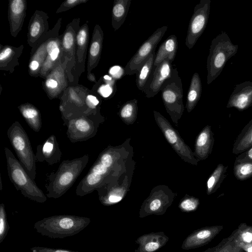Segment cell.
I'll return each mask as SVG.
<instances>
[{
	"mask_svg": "<svg viewBox=\"0 0 252 252\" xmlns=\"http://www.w3.org/2000/svg\"><path fill=\"white\" fill-rule=\"evenodd\" d=\"M89 160V156L85 155L73 159L63 160L56 172L49 177L47 196L57 198L63 195L76 181Z\"/></svg>",
	"mask_w": 252,
	"mask_h": 252,
	"instance_id": "1",
	"label": "cell"
},
{
	"mask_svg": "<svg viewBox=\"0 0 252 252\" xmlns=\"http://www.w3.org/2000/svg\"><path fill=\"white\" fill-rule=\"evenodd\" d=\"M228 35L221 32L211 41L207 60V83L210 84L221 73L227 61L237 52Z\"/></svg>",
	"mask_w": 252,
	"mask_h": 252,
	"instance_id": "2",
	"label": "cell"
},
{
	"mask_svg": "<svg viewBox=\"0 0 252 252\" xmlns=\"http://www.w3.org/2000/svg\"><path fill=\"white\" fill-rule=\"evenodd\" d=\"M4 152L8 176L17 190L30 199L40 203L45 202L46 196L30 177L19 160L8 148H4Z\"/></svg>",
	"mask_w": 252,
	"mask_h": 252,
	"instance_id": "3",
	"label": "cell"
},
{
	"mask_svg": "<svg viewBox=\"0 0 252 252\" xmlns=\"http://www.w3.org/2000/svg\"><path fill=\"white\" fill-rule=\"evenodd\" d=\"M7 134L19 161L30 177L34 181L36 158L27 133L21 125L16 121L9 127Z\"/></svg>",
	"mask_w": 252,
	"mask_h": 252,
	"instance_id": "4",
	"label": "cell"
},
{
	"mask_svg": "<svg viewBox=\"0 0 252 252\" xmlns=\"http://www.w3.org/2000/svg\"><path fill=\"white\" fill-rule=\"evenodd\" d=\"M160 91L167 112L173 122L177 124L184 106L183 84L176 68L173 69L171 76L164 82Z\"/></svg>",
	"mask_w": 252,
	"mask_h": 252,
	"instance_id": "5",
	"label": "cell"
},
{
	"mask_svg": "<svg viewBox=\"0 0 252 252\" xmlns=\"http://www.w3.org/2000/svg\"><path fill=\"white\" fill-rule=\"evenodd\" d=\"M86 220L74 216H55L45 219L35 224L43 226L44 230L39 231L43 235L54 238L63 237L83 229L87 225Z\"/></svg>",
	"mask_w": 252,
	"mask_h": 252,
	"instance_id": "6",
	"label": "cell"
},
{
	"mask_svg": "<svg viewBox=\"0 0 252 252\" xmlns=\"http://www.w3.org/2000/svg\"><path fill=\"white\" fill-rule=\"evenodd\" d=\"M98 113L82 115L67 121L66 124L67 136L72 142L85 141L96 133L99 124L102 122Z\"/></svg>",
	"mask_w": 252,
	"mask_h": 252,
	"instance_id": "7",
	"label": "cell"
},
{
	"mask_svg": "<svg viewBox=\"0 0 252 252\" xmlns=\"http://www.w3.org/2000/svg\"><path fill=\"white\" fill-rule=\"evenodd\" d=\"M154 114L157 125L167 141L178 155L185 161L193 165H197L199 160L195 158L194 153L186 144L176 130L159 112L154 111Z\"/></svg>",
	"mask_w": 252,
	"mask_h": 252,
	"instance_id": "8",
	"label": "cell"
},
{
	"mask_svg": "<svg viewBox=\"0 0 252 252\" xmlns=\"http://www.w3.org/2000/svg\"><path fill=\"white\" fill-rule=\"evenodd\" d=\"M211 9V0H201L193 9L185 40L186 46L193 47L207 26Z\"/></svg>",
	"mask_w": 252,
	"mask_h": 252,
	"instance_id": "9",
	"label": "cell"
},
{
	"mask_svg": "<svg viewBox=\"0 0 252 252\" xmlns=\"http://www.w3.org/2000/svg\"><path fill=\"white\" fill-rule=\"evenodd\" d=\"M168 29L167 26L158 28L139 47L124 68V75L136 74L138 69L155 51Z\"/></svg>",
	"mask_w": 252,
	"mask_h": 252,
	"instance_id": "10",
	"label": "cell"
},
{
	"mask_svg": "<svg viewBox=\"0 0 252 252\" xmlns=\"http://www.w3.org/2000/svg\"><path fill=\"white\" fill-rule=\"evenodd\" d=\"M172 63L165 59L154 67L152 74L143 91L147 97L151 98L157 94L164 82L171 76L174 69Z\"/></svg>",
	"mask_w": 252,
	"mask_h": 252,
	"instance_id": "11",
	"label": "cell"
},
{
	"mask_svg": "<svg viewBox=\"0 0 252 252\" xmlns=\"http://www.w3.org/2000/svg\"><path fill=\"white\" fill-rule=\"evenodd\" d=\"M223 229L222 225H213L199 228L190 234L182 245L183 250L196 249L210 242Z\"/></svg>",
	"mask_w": 252,
	"mask_h": 252,
	"instance_id": "12",
	"label": "cell"
},
{
	"mask_svg": "<svg viewBox=\"0 0 252 252\" xmlns=\"http://www.w3.org/2000/svg\"><path fill=\"white\" fill-rule=\"evenodd\" d=\"M46 50L47 56L39 74L42 77L47 76L61 62L63 54L62 39L58 36H50L47 39Z\"/></svg>",
	"mask_w": 252,
	"mask_h": 252,
	"instance_id": "13",
	"label": "cell"
},
{
	"mask_svg": "<svg viewBox=\"0 0 252 252\" xmlns=\"http://www.w3.org/2000/svg\"><path fill=\"white\" fill-rule=\"evenodd\" d=\"M173 197L157 192L151 195L142 204L139 217L143 218L151 215H162L171 205Z\"/></svg>",
	"mask_w": 252,
	"mask_h": 252,
	"instance_id": "14",
	"label": "cell"
},
{
	"mask_svg": "<svg viewBox=\"0 0 252 252\" xmlns=\"http://www.w3.org/2000/svg\"><path fill=\"white\" fill-rule=\"evenodd\" d=\"M48 15L44 12L36 10L31 19L28 33V42L32 47H36L43 37L46 35L49 26Z\"/></svg>",
	"mask_w": 252,
	"mask_h": 252,
	"instance_id": "15",
	"label": "cell"
},
{
	"mask_svg": "<svg viewBox=\"0 0 252 252\" xmlns=\"http://www.w3.org/2000/svg\"><path fill=\"white\" fill-rule=\"evenodd\" d=\"M252 106V82L245 81L235 86L226 107L243 111Z\"/></svg>",
	"mask_w": 252,
	"mask_h": 252,
	"instance_id": "16",
	"label": "cell"
},
{
	"mask_svg": "<svg viewBox=\"0 0 252 252\" xmlns=\"http://www.w3.org/2000/svg\"><path fill=\"white\" fill-rule=\"evenodd\" d=\"M35 156L38 161H46L49 164L58 162L62 153L56 136L51 135L42 144L37 146Z\"/></svg>",
	"mask_w": 252,
	"mask_h": 252,
	"instance_id": "17",
	"label": "cell"
},
{
	"mask_svg": "<svg viewBox=\"0 0 252 252\" xmlns=\"http://www.w3.org/2000/svg\"><path fill=\"white\" fill-rule=\"evenodd\" d=\"M168 240L169 237L163 232L143 234L135 240L139 246L135 252H155L165 246Z\"/></svg>",
	"mask_w": 252,
	"mask_h": 252,
	"instance_id": "18",
	"label": "cell"
},
{
	"mask_svg": "<svg viewBox=\"0 0 252 252\" xmlns=\"http://www.w3.org/2000/svg\"><path fill=\"white\" fill-rule=\"evenodd\" d=\"M27 9V3L24 0L9 1L8 18L11 35L16 37L21 31Z\"/></svg>",
	"mask_w": 252,
	"mask_h": 252,
	"instance_id": "19",
	"label": "cell"
},
{
	"mask_svg": "<svg viewBox=\"0 0 252 252\" xmlns=\"http://www.w3.org/2000/svg\"><path fill=\"white\" fill-rule=\"evenodd\" d=\"M63 71L60 63L46 76L44 89L47 94L52 98L57 97L66 87L67 83Z\"/></svg>",
	"mask_w": 252,
	"mask_h": 252,
	"instance_id": "20",
	"label": "cell"
},
{
	"mask_svg": "<svg viewBox=\"0 0 252 252\" xmlns=\"http://www.w3.org/2000/svg\"><path fill=\"white\" fill-rule=\"evenodd\" d=\"M214 134L210 126L207 125L198 135L195 144L194 155L200 160H205L212 152L214 143Z\"/></svg>",
	"mask_w": 252,
	"mask_h": 252,
	"instance_id": "21",
	"label": "cell"
},
{
	"mask_svg": "<svg viewBox=\"0 0 252 252\" xmlns=\"http://www.w3.org/2000/svg\"><path fill=\"white\" fill-rule=\"evenodd\" d=\"M103 32L100 27L96 25L93 33L90 47L87 70L88 73L98 64L102 48Z\"/></svg>",
	"mask_w": 252,
	"mask_h": 252,
	"instance_id": "22",
	"label": "cell"
},
{
	"mask_svg": "<svg viewBox=\"0 0 252 252\" xmlns=\"http://www.w3.org/2000/svg\"><path fill=\"white\" fill-rule=\"evenodd\" d=\"M178 48V41L176 35L169 36L160 45L156 54L154 66L159 64L165 59L172 62L176 57Z\"/></svg>",
	"mask_w": 252,
	"mask_h": 252,
	"instance_id": "23",
	"label": "cell"
},
{
	"mask_svg": "<svg viewBox=\"0 0 252 252\" xmlns=\"http://www.w3.org/2000/svg\"><path fill=\"white\" fill-rule=\"evenodd\" d=\"M252 147V119L244 126L236 138L232 153L240 154Z\"/></svg>",
	"mask_w": 252,
	"mask_h": 252,
	"instance_id": "24",
	"label": "cell"
},
{
	"mask_svg": "<svg viewBox=\"0 0 252 252\" xmlns=\"http://www.w3.org/2000/svg\"><path fill=\"white\" fill-rule=\"evenodd\" d=\"M20 47L16 48L6 46L1 48L0 53V67L1 70H10L18 64V59L22 49Z\"/></svg>",
	"mask_w": 252,
	"mask_h": 252,
	"instance_id": "25",
	"label": "cell"
},
{
	"mask_svg": "<svg viewBox=\"0 0 252 252\" xmlns=\"http://www.w3.org/2000/svg\"><path fill=\"white\" fill-rule=\"evenodd\" d=\"M69 23L63 35L62 42L63 48V53L66 54L65 57L69 61L74 58L75 56L76 49V39L77 32V28L74 26L75 24Z\"/></svg>",
	"mask_w": 252,
	"mask_h": 252,
	"instance_id": "26",
	"label": "cell"
},
{
	"mask_svg": "<svg viewBox=\"0 0 252 252\" xmlns=\"http://www.w3.org/2000/svg\"><path fill=\"white\" fill-rule=\"evenodd\" d=\"M19 109L30 127L35 132H38L42 126L39 111L33 105L27 103L19 106Z\"/></svg>",
	"mask_w": 252,
	"mask_h": 252,
	"instance_id": "27",
	"label": "cell"
},
{
	"mask_svg": "<svg viewBox=\"0 0 252 252\" xmlns=\"http://www.w3.org/2000/svg\"><path fill=\"white\" fill-rule=\"evenodd\" d=\"M130 4V0H114L112 10V25L115 31L124 24Z\"/></svg>",
	"mask_w": 252,
	"mask_h": 252,
	"instance_id": "28",
	"label": "cell"
},
{
	"mask_svg": "<svg viewBox=\"0 0 252 252\" xmlns=\"http://www.w3.org/2000/svg\"><path fill=\"white\" fill-rule=\"evenodd\" d=\"M202 93V83L199 75L194 73L191 79L187 96L186 107L190 112L198 102Z\"/></svg>",
	"mask_w": 252,
	"mask_h": 252,
	"instance_id": "29",
	"label": "cell"
},
{
	"mask_svg": "<svg viewBox=\"0 0 252 252\" xmlns=\"http://www.w3.org/2000/svg\"><path fill=\"white\" fill-rule=\"evenodd\" d=\"M154 51L147 61L141 66L136 73V85L138 90L143 92L154 70L156 56Z\"/></svg>",
	"mask_w": 252,
	"mask_h": 252,
	"instance_id": "30",
	"label": "cell"
},
{
	"mask_svg": "<svg viewBox=\"0 0 252 252\" xmlns=\"http://www.w3.org/2000/svg\"><path fill=\"white\" fill-rule=\"evenodd\" d=\"M47 40L38 45V47L31 56L29 63V70L31 75L40 74V70L47 56Z\"/></svg>",
	"mask_w": 252,
	"mask_h": 252,
	"instance_id": "31",
	"label": "cell"
},
{
	"mask_svg": "<svg viewBox=\"0 0 252 252\" xmlns=\"http://www.w3.org/2000/svg\"><path fill=\"white\" fill-rule=\"evenodd\" d=\"M207 252H247L238 241L234 230L217 246L207 249Z\"/></svg>",
	"mask_w": 252,
	"mask_h": 252,
	"instance_id": "32",
	"label": "cell"
},
{
	"mask_svg": "<svg viewBox=\"0 0 252 252\" xmlns=\"http://www.w3.org/2000/svg\"><path fill=\"white\" fill-rule=\"evenodd\" d=\"M228 166L219 163L209 177L207 182V193L210 195L215 192L225 178Z\"/></svg>",
	"mask_w": 252,
	"mask_h": 252,
	"instance_id": "33",
	"label": "cell"
},
{
	"mask_svg": "<svg viewBox=\"0 0 252 252\" xmlns=\"http://www.w3.org/2000/svg\"><path fill=\"white\" fill-rule=\"evenodd\" d=\"M234 230L236 237L242 248L247 252H252V226L242 223Z\"/></svg>",
	"mask_w": 252,
	"mask_h": 252,
	"instance_id": "34",
	"label": "cell"
},
{
	"mask_svg": "<svg viewBox=\"0 0 252 252\" xmlns=\"http://www.w3.org/2000/svg\"><path fill=\"white\" fill-rule=\"evenodd\" d=\"M88 26L87 24H84L78 29L76 35V55L78 63L83 62L84 53L87 49L89 39Z\"/></svg>",
	"mask_w": 252,
	"mask_h": 252,
	"instance_id": "35",
	"label": "cell"
},
{
	"mask_svg": "<svg viewBox=\"0 0 252 252\" xmlns=\"http://www.w3.org/2000/svg\"><path fill=\"white\" fill-rule=\"evenodd\" d=\"M233 174L239 180L244 181L252 177V161H237L235 160Z\"/></svg>",
	"mask_w": 252,
	"mask_h": 252,
	"instance_id": "36",
	"label": "cell"
},
{
	"mask_svg": "<svg viewBox=\"0 0 252 252\" xmlns=\"http://www.w3.org/2000/svg\"><path fill=\"white\" fill-rule=\"evenodd\" d=\"M137 111V100L133 99L126 102L120 110V115L127 122L134 121Z\"/></svg>",
	"mask_w": 252,
	"mask_h": 252,
	"instance_id": "37",
	"label": "cell"
},
{
	"mask_svg": "<svg viewBox=\"0 0 252 252\" xmlns=\"http://www.w3.org/2000/svg\"><path fill=\"white\" fill-rule=\"evenodd\" d=\"M103 80L105 84H102L98 88L97 92L102 97L107 98L113 93L116 80L111 76L105 75L103 77Z\"/></svg>",
	"mask_w": 252,
	"mask_h": 252,
	"instance_id": "38",
	"label": "cell"
},
{
	"mask_svg": "<svg viewBox=\"0 0 252 252\" xmlns=\"http://www.w3.org/2000/svg\"><path fill=\"white\" fill-rule=\"evenodd\" d=\"M199 204V200L194 197H186L179 205V208L183 212H190L196 210Z\"/></svg>",
	"mask_w": 252,
	"mask_h": 252,
	"instance_id": "39",
	"label": "cell"
},
{
	"mask_svg": "<svg viewBox=\"0 0 252 252\" xmlns=\"http://www.w3.org/2000/svg\"><path fill=\"white\" fill-rule=\"evenodd\" d=\"M7 230V224L6 221L4 205L3 204H1L0 206V238L1 241L6 235Z\"/></svg>",
	"mask_w": 252,
	"mask_h": 252,
	"instance_id": "40",
	"label": "cell"
},
{
	"mask_svg": "<svg viewBox=\"0 0 252 252\" xmlns=\"http://www.w3.org/2000/svg\"><path fill=\"white\" fill-rule=\"evenodd\" d=\"M85 102L91 114L98 113L97 110V106L99 103V101L95 95L92 94L87 95L85 98Z\"/></svg>",
	"mask_w": 252,
	"mask_h": 252,
	"instance_id": "41",
	"label": "cell"
},
{
	"mask_svg": "<svg viewBox=\"0 0 252 252\" xmlns=\"http://www.w3.org/2000/svg\"><path fill=\"white\" fill-rule=\"evenodd\" d=\"M87 1L86 0H66L62 3L57 12L65 11L77 5L86 2Z\"/></svg>",
	"mask_w": 252,
	"mask_h": 252,
	"instance_id": "42",
	"label": "cell"
},
{
	"mask_svg": "<svg viewBox=\"0 0 252 252\" xmlns=\"http://www.w3.org/2000/svg\"><path fill=\"white\" fill-rule=\"evenodd\" d=\"M97 160L106 167L110 168L113 163V158L112 155L108 152H104L100 155Z\"/></svg>",
	"mask_w": 252,
	"mask_h": 252,
	"instance_id": "43",
	"label": "cell"
},
{
	"mask_svg": "<svg viewBox=\"0 0 252 252\" xmlns=\"http://www.w3.org/2000/svg\"><path fill=\"white\" fill-rule=\"evenodd\" d=\"M109 73L115 80L119 79L122 75H124V68L119 66H114L110 68Z\"/></svg>",
	"mask_w": 252,
	"mask_h": 252,
	"instance_id": "44",
	"label": "cell"
},
{
	"mask_svg": "<svg viewBox=\"0 0 252 252\" xmlns=\"http://www.w3.org/2000/svg\"><path fill=\"white\" fill-rule=\"evenodd\" d=\"M237 161H252V147L239 154L235 158Z\"/></svg>",
	"mask_w": 252,
	"mask_h": 252,
	"instance_id": "45",
	"label": "cell"
},
{
	"mask_svg": "<svg viewBox=\"0 0 252 252\" xmlns=\"http://www.w3.org/2000/svg\"><path fill=\"white\" fill-rule=\"evenodd\" d=\"M37 252H72L66 250H52V249H43L39 250Z\"/></svg>",
	"mask_w": 252,
	"mask_h": 252,
	"instance_id": "46",
	"label": "cell"
},
{
	"mask_svg": "<svg viewBox=\"0 0 252 252\" xmlns=\"http://www.w3.org/2000/svg\"><path fill=\"white\" fill-rule=\"evenodd\" d=\"M88 78L89 80L96 82L95 77L93 73H92L91 72L90 73H88Z\"/></svg>",
	"mask_w": 252,
	"mask_h": 252,
	"instance_id": "47",
	"label": "cell"
},
{
	"mask_svg": "<svg viewBox=\"0 0 252 252\" xmlns=\"http://www.w3.org/2000/svg\"><path fill=\"white\" fill-rule=\"evenodd\" d=\"M202 252H207V250H206V251H205Z\"/></svg>",
	"mask_w": 252,
	"mask_h": 252,
	"instance_id": "48",
	"label": "cell"
}]
</instances>
